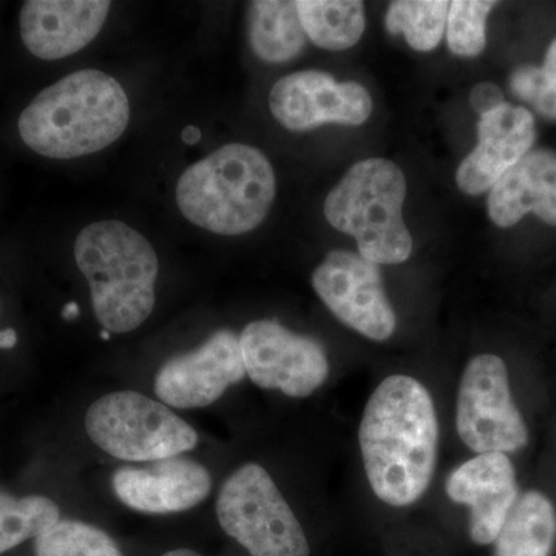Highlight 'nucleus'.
<instances>
[{
	"label": "nucleus",
	"instance_id": "nucleus-1",
	"mask_svg": "<svg viewBox=\"0 0 556 556\" xmlns=\"http://www.w3.org/2000/svg\"><path fill=\"white\" fill-rule=\"evenodd\" d=\"M358 444L372 492L407 507L424 496L437 467L439 424L433 399L409 376L383 379L368 399Z\"/></svg>",
	"mask_w": 556,
	"mask_h": 556
},
{
	"label": "nucleus",
	"instance_id": "nucleus-2",
	"mask_svg": "<svg viewBox=\"0 0 556 556\" xmlns=\"http://www.w3.org/2000/svg\"><path fill=\"white\" fill-rule=\"evenodd\" d=\"M130 102L123 86L100 70H79L51 84L22 110L17 130L33 152L72 160L101 152L123 137Z\"/></svg>",
	"mask_w": 556,
	"mask_h": 556
},
{
	"label": "nucleus",
	"instance_id": "nucleus-3",
	"mask_svg": "<svg viewBox=\"0 0 556 556\" xmlns=\"http://www.w3.org/2000/svg\"><path fill=\"white\" fill-rule=\"evenodd\" d=\"M75 260L105 331L126 334L148 320L155 308L160 263L142 233L118 219L93 223L80 230Z\"/></svg>",
	"mask_w": 556,
	"mask_h": 556
},
{
	"label": "nucleus",
	"instance_id": "nucleus-4",
	"mask_svg": "<svg viewBox=\"0 0 556 556\" xmlns=\"http://www.w3.org/2000/svg\"><path fill=\"white\" fill-rule=\"evenodd\" d=\"M276 190L268 156L252 146L230 142L186 169L175 197L182 217L192 225L236 237L262 225Z\"/></svg>",
	"mask_w": 556,
	"mask_h": 556
},
{
	"label": "nucleus",
	"instance_id": "nucleus-5",
	"mask_svg": "<svg viewBox=\"0 0 556 556\" xmlns=\"http://www.w3.org/2000/svg\"><path fill=\"white\" fill-rule=\"evenodd\" d=\"M407 178L393 161L367 159L351 166L325 200V218L356 240L362 257L401 265L412 257L413 237L404 222Z\"/></svg>",
	"mask_w": 556,
	"mask_h": 556
},
{
	"label": "nucleus",
	"instance_id": "nucleus-6",
	"mask_svg": "<svg viewBox=\"0 0 556 556\" xmlns=\"http://www.w3.org/2000/svg\"><path fill=\"white\" fill-rule=\"evenodd\" d=\"M86 431L110 456L155 463L190 452L199 434L166 404L137 391H115L91 404Z\"/></svg>",
	"mask_w": 556,
	"mask_h": 556
},
{
	"label": "nucleus",
	"instance_id": "nucleus-7",
	"mask_svg": "<svg viewBox=\"0 0 556 556\" xmlns=\"http://www.w3.org/2000/svg\"><path fill=\"white\" fill-rule=\"evenodd\" d=\"M219 526L252 556H308V538L268 471L244 464L219 490Z\"/></svg>",
	"mask_w": 556,
	"mask_h": 556
},
{
	"label": "nucleus",
	"instance_id": "nucleus-8",
	"mask_svg": "<svg viewBox=\"0 0 556 556\" xmlns=\"http://www.w3.org/2000/svg\"><path fill=\"white\" fill-rule=\"evenodd\" d=\"M460 441L478 455L514 453L529 444V430L511 399L503 358L479 354L468 362L456 401Z\"/></svg>",
	"mask_w": 556,
	"mask_h": 556
},
{
	"label": "nucleus",
	"instance_id": "nucleus-9",
	"mask_svg": "<svg viewBox=\"0 0 556 556\" xmlns=\"http://www.w3.org/2000/svg\"><path fill=\"white\" fill-rule=\"evenodd\" d=\"M311 283L334 317L364 338L386 342L396 331V313L387 298L379 265L358 252H329L314 269Z\"/></svg>",
	"mask_w": 556,
	"mask_h": 556
},
{
	"label": "nucleus",
	"instance_id": "nucleus-10",
	"mask_svg": "<svg viewBox=\"0 0 556 556\" xmlns=\"http://www.w3.org/2000/svg\"><path fill=\"white\" fill-rule=\"evenodd\" d=\"M240 345L249 379L263 390L308 397L328 378L325 348L276 320L251 321L241 332Z\"/></svg>",
	"mask_w": 556,
	"mask_h": 556
},
{
	"label": "nucleus",
	"instance_id": "nucleus-11",
	"mask_svg": "<svg viewBox=\"0 0 556 556\" xmlns=\"http://www.w3.org/2000/svg\"><path fill=\"white\" fill-rule=\"evenodd\" d=\"M371 94L354 80H338L320 70L291 73L274 84L269 110L285 129L308 131L327 124L358 127L371 116Z\"/></svg>",
	"mask_w": 556,
	"mask_h": 556
},
{
	"label": "nucleus",
	"instance_id": "nucleus-12",
	"mask_svg": "<svg viewBox=\"0 0 556 556\" xmlns=\"http://www.w3.org/2000/svg\"><path fill=\"white\" fill-rule=\"evenodd\" d=\"M244 376L239 336L219 329L197 350L169 358L156 375L155 393L172 408H204Z\"/></svg>",
	"mask_w": 556,
	"mask_h": 556
},
{
	"label": "nucleus",
	"instance_id": "nucleus-13",
	"mask_svg": "<svg viewBox=\"0 0 556 556\" xmlns=\"http://www.w3.org/2000/svg\"><path fill=\"white\" fill-rule=\"evenodd\" d=\"M536 139V124L530 110L503 104L479 116L478 144L456 170L460 192L479 197L525 159Z\"/></svg>",
	"mask_w": 556,
	"mask_h": 556
},
{
	"label": "nucleus",
	"instance_id": "nucleus-14",
	"mask_svg": "<svg viewBox=\"0 0 556 556\" xmlns=\"http://www.w3.org/2000/svg\"><path fill=\"white\" fill-rule=\"evenodd\" d=\"M453 503L470 508V536L479 546L495 543L517 504V471L504 453H484L456 468L447 479Z\"/></svg>",
	"mask_w": 556,
	"mask_h": 556
},
{
	"label": "nucleus",
	"instance_id": "nucleus-15",
	"mask_svg": "<svg viewBox=\"0 0 556 556\" xmlns=\"http://www.w3.org/2000/svg\"><path fill=\"white\" fill-rule=\"evenodd\" d=\"M110 7L108 0H27L20 13L22 42L38 60H64L100 35Z\"/></svg>",
	"mask_w": 556,
	"mask_h": 556
},
{
	"label": "nucleus",
	"instance_id": "nucleus-16",
	"mask_svg": "<svg viewBox=\"0 0 556 556\" xmlns=\"http://www.w3.org/2000/svg\"><path fill=\"white\" fill-rule=\"evenodd\" d=\"M121 503L152 515L178 514L199 506L212 490L206 467L188 457H167L149 467H123L112 478Z\"/></svg>",
	"mask_w": 556,
	"mask_h": 556
},
{
	"label": "nucleus",
	"instance_id": "nucleus-17",
	"mask_svg": "<svg viewBox=\"0 0 556 556\" xmlns=\"http://www.w3.org/2000/svg\"><path fill=\"white\" fill-rule=\"evenodd\" d=\"M486 212L497 228H511L527 214L556 228V152L530 150L489 190Z\"/></svg>",
	"mask_w": 556,
	"mask_h": 556
},
{
	"label": "nucleus",
	"instance_id": "nucleus-18",
	"mask_svg": "<svg viewBox=\"0 0 556 556\" xmlns=\"http://www.w3.org/2000/svg\"><path fill=\"white\" fill-rule=\"evenodd\" d=\"M248 35L255 56L269 64L295 60L306 46L298 7L288 0L249 3Z\"/></svg>",
	"mask_w": 556,
	"mask_h": 556
},
{
	"label": "nucleus",
	"instance_id": "nucleus-19",
	"mask_svg": "<svg viewBox=\"0 0 556 556\" xmlns=\"http://www.w3.org/2000/svg\"><path fill=\"white\" fill-rule=\"evenodd\" d=\"M556 543V510L540 492H527L495 540V556H551Z\"/></svg>",
	"mask_w": 556,
	"mask_h": 556
},
{
	"label": "nucleus",
	"instance_id": "nucleus-20",
	"mask_svg": "<svg viewBox=\"0 0 556 556\" xmlns=\"http://www.w3.org/2000/svg\"><path fill=\"white\" fill-rule=\"evenodd\" d=\"M295 7L306 38L324 50L351 49L367 27L365 3L358 0H298Z\"/></svg>",
	"mask_w": 556,
	"mask_h": 556
},
{
	"label": "nucleus",
	"instance_id": "nucleus-21",
	"mask_svg": "<svg viewBox=\"0 0 556 556\" xmlns=\"http://www.w3.org/2000/svg\"><path fill=\"white\" fill-rule=\"evenodd\" d=\"M61 519V508L49 496L0 492V555L13 551Z\"/></svg>",
	"mask_w": 556,
	"mask_h": 556
},
{
	"label": "nucleus",
	"instance_id": "nucleus-22",
	"mask_svg": "<svg viewBox=\"0 0 556 556\" xmlns=\"http://www.w3.org/2000/svg\"><path fill=\"white\" fill-rule=\"evenodd\" d=\"M450 2L445 0H396L388 5L386 28L402 35L413 50L433 51L444 38Z\"/></svg>",
	"mask_w": 556,
	"mask_h": 556
},
{
	"label": "nucleus",
	"instance_id": "nucleus-23",
	"mask_svg": "<svg viewBox=\"0 0 556 556\" xmlns=\"http://www.w3.org/2000/svg\"><path fill=\"white\" fill-rule=\"evenodd\" d=\"M33 544L35 556H124L104 530L76 519L61 518Z\"/></svg>",
	"mask_w": 556,
	"mask_h": 556
},
{
	"label": "nucleus",
	"instance_id": "nucleus-24",
	"mask_svg": "<svg viewBox=\"0 0 556 556\" xmlns=\"http://www.w3.org/2000/svg\"><path fill=\"white\" fill-rule=\"evenodd\" d=\"M497 5L492 0H455L447 14V46L455 56L478 58L485 50L486 20Z\"/></svg>",
	"mask_w": 556,
	"mask_h": 556
},
{
	"label": "nucleus",
	"instance_id": "nucleus-25",
	"mask_svg": "<svg viewBox=\"0 0 556 556\" xmlns=\"http://www.w3.org/2000/svg\"><path fill=\"white\" fill-rule=\"evenodd\" d=\"M511 93L529 102L543 118L556 121V38L548 46L543 65H522L511 73Z\"/></svg>",
	"mask_w": 556,
	"mask_h": 556
},
{
	"label": "nucleus",
	"instance_id": "nucleus-26",
	"mask_svg": "<svg viewBox=\"0 0 556 556\" xmlns=\"http://www.w3.org/2000/svg\"><path fill=\"white\" fill-rule=\"evenodd\" d=\"M503 104H506L504 93L496 84L481 83L471 90L470 105L473 110H477L479 116L485 115V113L492 112V110Z\"/></svg>",
	"mask_w": 556,
	"mask_h": 556
},
{
	"label": "nucleus",
	"instance_id": "nucleus-27",
	"mask_svg": "<svg viewBox=\"0 0 556 556\" xmlns=\"http://www.w3.org/2000/svg\"><path fill=\"white\" fill-rule=\"evenodd\" d=\"M17 343V336L16 331L11 328L3 329V331H0V348H3V350H10V348H13Z\"/></svg>",
	"mask_w": 556,
	"mask_h": 556
},
{
	"label": "nucleus",
	"instance_id": "nucleus-28",
	"mask_svg": "<svg viewBox=\"0 0 556 556\" xmlns=\"http://www.w3.org/2000/svg\"><path fill=\"white\" fill-rule=\"evenodd\" d=\"M201 138V131L197 129V127H186L185 130H182V139H185L188 144H195L197 141H200Z\"/></svg>",
	"mask_w": 556,
	"mask_h": 556
},
{
	"label": "nucleus",
	"instance_id": "nucleus-29",
	"mask_svg": "<svg viewBox=\"0 0 556 556\" xmlns=\"http://www.w3.org/2000/svg\"><path fill=\"white\" fill-rule=\"evenodd\" d=\"M78 316H79L78 303H75V302L68 303V305L65 306L64 311H62V317H64L65 320H73V318H76Z\"/></svg>",
	"mask_w": 556,
	"mask_h": 556
},
{
	"label": "nucleus",
	"instance_id": "nucleus-30",
	"mask_svg": "<svg viewBox=\"0 0 556 556\" xmlns=\"http://www.w3.org/2000/svg\"><path fill=\"white\" fill-rule=\"evenodd\" d=\"M163 556H203L199 552L190 551V548H177V551L167 552Z\"/></svg>",
	"mask_w": 556,
	"mask_h": 556
},
{
	"label": "nucleus",
	"instance_id": "nucleus-31",
	"mask_svg": "<svg viewBox=\"0 0 556 556\" xmlns=\"http://www.w3.org/2000/svg\"><path fill=\"white\" fill-rule=\"evenodd\" d=\"M101 339L109 340L110 339V332L105 331V329H102V331H101Z\"/></svg>",
	"mask_w": 556,
	"mask_h": 556
},
{
	"label": "nucleus",
	"instance_id": "nucleus-32",
	"mask_svg": "<svg viewBox=\"0 0 556 556\" xmlns=\"http://www.w3.org/2000/svg\"><path fill=\"white\" fill-rule=\"evenodd\" d=\"M0 314H2V303H0Z\"/></svg>",
	"mask_w": 556,
	"mask_h": 556
}]
</instances>
